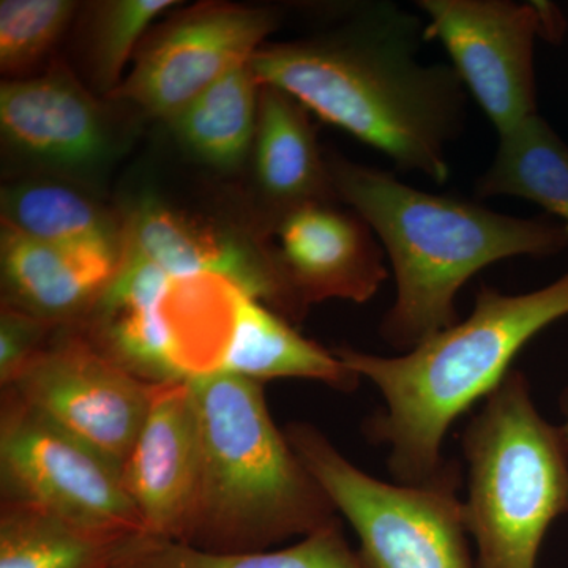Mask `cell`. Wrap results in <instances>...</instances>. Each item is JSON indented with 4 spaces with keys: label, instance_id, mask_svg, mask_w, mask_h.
Listing matches in <instances>:
<instances>
[{
    "label": "cell",
    "instance_id": "1",
    "mask_svg": "<svg viewBox=\"0 0 568 568\" xmlns=\"http://www.w3.org/2000/svg\"><path fill=\"white\" fill-rule=\"evenodd\" d=\"M424 17L366 2L332 31L263 44L250 69L323 121L383 152L403 173L450 178L447 148L463 133L467 93L447 63L418 58Z\"/></svg>",
    "mask_w": 568,
    "mask_h": 568
},
{
    "label": "cell",
    "instance_id": "2",
    "mask_svg": "<svg viewBox=\"0 0 568 568\" xmlns=\"http://www.w3.org/2000/svg\"><path fill=\"white\" fill-rule=\"evenodd\" d=\"M336 200L372 227L395 276L381 321L384 342L403 353L458 323L459 290L481 268L568 248V227L548 216L506 215L452 194L422 192L379 168L328 156Z\"/></svg>",
    "mask_w": 568,
    "mask_h": 568
},
{
    "label": "cell",
    "instance_id": "3",
    "mask_svg": "<svg viewBox=\"0 0 568 568\" xmlns=\"http://www.w3.org/2000/svg\"><path fill=\"white\" fill-rule=\"evenodd\" d=\"M566 316L568 272L532 293L481 286L465 321L396 357L351 346L332 349L383 395L384 407L369 418L366 433L390 448L388 469L396 484L424 485L439 476L448 465L443 444L450 426L504 383L534 336Z\"/></svg>",
    "mask_w": 568,
    "mask_h": 568
},
{
    "label": "cell",
    "instance_id": "4",
    "mask_svg": "<svg viewBox=\"0 0 568 568\" xmlns=\"http://www.w3.org/2000/svg\"><path fill=\"white\" fill-rule=\"evenodd\" d=\"M200 432V484L183 544L261 551L338 521L265 405L263 387L211 373L189 381Z\"/></svg>",
    "mask_w": 568,
    "mask_h": 568
},
{
    "label": "cell",
    "instance_id": "5",
    "mask_svg": "<svg viewBox=\"0 0 568 568\" xmlns=\"http://www.w3.org/2000/svg\"><path fill=\"white\" fill-rule=\"evenodd\" d=\"M462 446L474 568H537L548 529L568 515V443L538 413L528 377L508 373L467 425Z\"/></svg>",
    "mask_w": 568,
    "mask_h": 568
},
{
    "label": "cell",
    "instance_id": "6",
    "mask_svg": "<svg viewBox=\"0 0 568 568\" xmlns=\"http://www.w3.org/2000/svg\"><path fill=\"white\" fill-rule=\"evenodd\" d=\"M284 435L353 526L365 568H474L455 463L428 484H390L354 466L313 425H287Z\"/></svg>",
    "mask_w": 568,
    "mask_h": 568
},
{
    "label": "cell",
    "instance_id": "7",
    "mask_svg": "<svg viewBox=\"0 0 568 568\" xmlns=\"http://www.w3.org/2000/svg\"><path fill=\"white\" fill-rule=\"evenodd\" d=\"M0 478L6 503L37 508L108 540L142 532L121 473L9 392L0 420Z\"/></svg>",
    "mask_w": 568,
    "mask_h": 568
},
{
    "label": "cell",
    "instance_id": "8",
    "mask_svg": "<svg viewBox=\"0 0 568 568\" xmlns=\"http://www.w3.org/2000/svg\"><path fill=\"white\" fill-rule=\"evenodd\" d=\"M426 41H439L467 93L506 133L537 112V37L562 36L559 10L548 2L418 0Z\"/></svg>",
    "mask_w": 568,
    "mask_h": 568
},
{
    "label": "cell",
    "instance_id": "9",
    "mask_svg": "<svg viewBox=\"0 0 568 568\" xmlns=\"http://www.w3.org/2000/svg\"><path fill=\"white\" fill-rule=\"evenodd\" d=\"M3 390L122 476L156 386L112 361L88 335L67 334L48 342Z\"/></svg>",
    "mask_w": 568,
    "mask_h": 568
},
{
    "label": "cell",
    "instance_id": "10",
    "mask_svg": "<svg viewBox=\"0 0 568 568\" xmlns=\"http://www.w3.org/2000/svg\"><path fill=\"white\" fill-rule=\"evenodd\" d=\"M278 14L261 7L200 3L149 33L129 77L110 97L170 122L213 82L248 63Z\"/></svg>",
    "mask_w": 568,
    "mask_h": 568
},
{
    "label": "cell",
    "instance_id": "11",
    "mask_svg": "<svg viewBox=\"0 0 568 568\" xmlns=\"http://www.w3.org/2000/svg\"><path fill=\"white\" fill-rule=\"evenodd\" d=\"M336 201L291 212L275 226L276 264L297 321L328 298L365 304L388 278L386 252L369 224Z\"/></svg>",
    "mask_w": 568,
    "mask_h": 568
},
{
    "label": "cell",
    "instance_id": "12",
    "mask_svg": "<svg viewBox=\"0 0 568 568\" xmlns=\"http://www.w3.org/2000/svg\"><path fill=\"white\" fill-rule=\"evenodd\" d=\"M122 253L159 265L175 276L212 274L297 321L272 246L193 219L145 197L122 220Z\"/></svg>",
    "mask_w": 568,
    "mask_h": 568
},
{
    "label": "cell",
    "instance_id": "13",
    "mask_svg": "<svg viewBox=\"0 0 568 568\" xmlns=\"http://www.w3.org/2000/svg\"><path fill=\"white\" fill-rule=\"evenodd\" d=\"M200 432L189 383L156 386L122 480L145 536L185 540L200 484Z\"/></svg>",
    "mask_w": 568,
    "mask_h": 568
},
{
    "label": "cell",
    "instance_id": "14",
    "mask_svg": "<svg viewBox=\"0 0 568 568\" xmlns=\"http://www.w3.org/2000/svg\"><path fill=\"white\" fill-rule=\"evenodd\" d=\"M0 129L11 149L59 170H89L106 159V114L69 67L0 85Z\"/></svg>",
    "mask_w": 568,
    "mask_h": 568
},
{
    "label": "cell",
    "instance_id": "15",
    "mask_svg": "<svg viewBox=\"0 0 568 568\" xmlns=\"http://www.w3.org/2000/svg\"><path fill=\"white\" fill-rule=\"evenodd\" d=\"M119 261L104 250L47 244L2 226V304L54 327L88 320Z\"/></svg>",
    "mask_w": 568,
    "mask_h": 568
},
{
    "label": "cell",
    "instance_id": "16",
    "mask_svg": "<svg viewBox=\"0 0 568 568\" xmlns=\"http://www.w3.org/2000/svg\"><path fill=\"white\" fill-rule=\"evenodd\" d=\"M253 148L254 174L272 230L304 205L338 201L310 111L274 85L261 84Z\"/></svg>",
    "mask_w": 568,
    "mask_h": 568
},
{
    "label": "cell",
    "instance_id": "17",
    "mask_svg": "<svg viewBox=\"0 0 568 568\" xmlns=\"http://www.w3.org/2000/svg\"><path fill=\"white\" fill-rule=\"evenodd\" d=\"M216 373L260 384L290 377L316 381L346 392L361 381L334 351L306 339L282 315L245 293L239 294L230 345Z\"/></svg>",
    "mask_w": 568,
    "mask_h": 568
},
{
    "label": "cell",
    "instance_id": "18",
    "mask_svg": "<svg viewBox=\"0 0 568 568\" xmlns=\"http://www.w3.org/2000/svg\"><path fill=\"white\" fill-rule=\"evenodd\" d=\"M110 568H365L343 536L339 521L302 537L282 549L261 551H207L170 540L133 534L112 551Z\"/></svg>",
    "mask_w": 568,
    "mask_h": 568
},
{
    "label": "cell",
    "instance_id": "19",
    "mask_svg": "<svg viewBox=\"0 0 568 568\" xmlns=\"http://www.w3.org/2000/svg\"><path fill=\"white\" fill-rule=\"evenodd\" d=\"M2 226L33 241L122 253V222L77 189L58 181L3 186Z\"/></svg>",
    "mask_w": 568,
    "mask_h": 568
},
{
    "label": "cell",
    "instance_id": "20",
    "mask_svg": "<svg viewBox=\"0 0 568 568\" xmlns=\"http://www.w3.org/2000/svg\"><path fill=\"white\" fill-rule=\"evenodd\" d=\"M491 163L477 179L480 197L532 201L568 227V144L540 114L497 134Z\"/></svg>",
    "mask_w": 568,
    "mask_h": 568
},
{
    "label": "cell",
    "instance_id": "21",
    "mask_svg": "<svg viewBox=\"0 0 568 568\" xmlns=\"http://www.w3.org/2000/svg\"><path fill=\"white\" fill-rule=\"evenodd\" d=\"M260 89L250 62L244 63L213 82L168 123L194 156L219 170H234L253 148Z\"/></svg>",
    "mask_w": 568,
    "mask_h": 568
},
{
    "label": "cell",
    "instance_id": "22",
    "mask_svg": "<svg viewBox=\"0 0 568 568\" xmlns=\"http://www.w3.org/2000/svg\"><path fill=\"white\" fill-rule=\"evenodd\" d=\"M119 541L84 532L37 508L2 503L0 568H110Z\"/></svg>",
    "mask_w": 568,
    "mask_h": 568
},
{
    "label": "cell",
    "instance_id": "23",
    "mask_svg": "<svg viewBox=\"0 0 568 568\" xmlns=\"http://www.w3.org/2000/svg\"><path fill=\"white\" fill-rule=\"evenodd\" d=\"M175 6L170 0H111L97 3L89 24V69L99 91L111 95L133 51L156 17Z\"/></svg>",
    "mask_w": 568,
    "mask_h": 568
},
{
    "label": "cell",
    "instance_id": "24",
    "mask_svg": "<svg viewBox=\"0 0 568 568\" xmlns=\"http://www.w3.org/2000/svg\"><path fill=\"white\" fill-rule=\"evenodd\" d=\"M77 2L69 0H2L0 2V69L24 77L39 65L73 20Z\"/></svg>",
    "mask_w": 568,
    "mask_h": 568
},
{
    "label": "cell",
    "instance_id": "25",
    "mask_svg": "<svg viewBox=\"0 0 568 568\" xmlns=\"http://www.w3.org/2000/svg\"><path fill=\"white\" fill-rule=\"evenodd\" d=\"M54 325L3 305L0 312V384L7 388L47 346Z\"/></svg>",
    "mask_w": 568,
    "mask_h": 568
},
{
    "label": "cell",
    "instance_id": "26",
    "mask_svg": "<svg viewBox=\"0 0 568 568\" xmlns=\"http://www.w3.org/2000/svg\"><path fill=\"white\" fill-rule=\"evenodd\" d=\"M560 405H562L564 417H566V420H564V424L560 425V428H562L564 436H566L568 443V390H566L562 399H560Z\"/></svg>",
    "mask_w": 568,
    "mask_h": 568
}]
</instances>
